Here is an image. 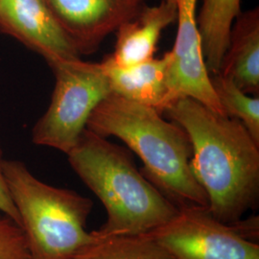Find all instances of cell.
Returning <instances> with one entry per match:
<instances>
[{
  "mask_svg": "<svg viewBox=\"0 0 259 259\" xmlns=\"http://www.w3.org/2000/svg\"><path fill=\"white\" fill-rule=\"evenodd\" d=\"M163 113L185 130L192 145L191 172L225 224L238 222L259 201V143L240 120L193 98L171 103Z\"/></svg>",
  "mask_w": 259,
  "mask_h": 259,
  "instance_id": "6da1fadb",
  "label": "cell"
},
{
  "mask_svg": "<svg viewBox=\"0 0 259 259\" xmlns=\"http://www.w3.org/2000/svg\"><path fill=\"white\" fill-rule=\"evenodd\" d=\"M145 105L111 93L92 112L87 129L123 141L143 162L140 172L177 208L208 207L190 169L192 145L185 130Z\"/></svg>",
  "mask_w": 259,
  "mask_h": 259,
  "instance_id": "7a4b0ae2",
  "label": "cell"
},
{
  "mask_svg": "<svg viewBox=\"0 0 259 259\" xmlns=\"http://www.w3.org/2000/svg\"><path fill=\"white\" fill-rule=\"evenodd\" d=\"M67 159L107 211L97 237L143 235L172 220L179 209L136 165L128 149L84 130Z\"/></svg>",
  "mask_w": 259,
  "mask_h": 259,
  "instance_id": "3957f363",
  "label": "cell"
},
{
  "mask_svg": "<svg viewBox=\"0 0 259 259\" xmlns=\"http://www.w3.org/2000/svg\"><path fill=\"white\" fill-rule=\"evenodd\" d=\"M3 169L30 259H72L96 239L87 231L91 199L44 183L22 161L5 159Z\"/></svg>",
  "mask_w": 259,
  "mask_h": 259,
  "instance_id": "277c9868",
  "label": "cell"
},
{
  "mask_svg": "<svg viewBox=\"0 0 259 259\" xmlns=\"http://www.w3.org/2000/svg\"><path fill=\"white\" fill-rule=\"evenodd\" d=\"M55 77L50 105L32 130V142L68 154L95 108L109 96L111 83L101 63L82 59L49 64Z\"/></svg>",
  "mask_w": 259,
  "mask_h": 259,
  "instance_id": "5b68a950",
  "label": "cell"
},
{
  "mask_svg": "<svg viewBox=\"0 0 259 259\" xmlns=\"http://www.w3.org/2000/svg\"><path fill=\"white\" fill-rule=\"evenodd\" d=\"M147 235L176 259H259L258 243L244 238L233 224L216 219L208 207L180 209Z\"/></svg>",
  "mask_w": 259,
  "mask_h": 259,
  "instance_id": "8992f818",
  "label": "cell"
},
{
  "mask_svg": "<svg viewBox=\"0 0 259 259\" xmlns=\"http://www.w3.org/2000/svg\"><path fill=\"white\" fill-rule=\"evenodd\" d=\"M173 1L176 4L178 29L175 45L169 51L167 107L179 98L190 97L224 114L204 63L196 16L198 0Z\"/></svg>",
  "mask_w": 259,
  "mask_h": 259,
  "instance_id": "52a82bcc",
  "label": "cell"
},
{
  "mask_svg": "<svg viewBox=\"0 0 259 259\" xmlns=\"http://www.w3.org/2000/svg\"><path fill=\"white\" fill-rule=\"evenodd\" d=\"M81 56L97 51L105 38L138 15L134 0H42Z\"/></svg>",
  "mask_w": 259,
  "mask_h": 259,
  "instance_id": "ba28073f",
  "label": "cell"
},
{
  "mask_svg": "<svg viewBox=\"0 0 259 259\" xmlns=\"http://www.w3.org/2000/svg\"><path fill=\"white\" fill-rule=\"evenodd\" d=\"M0 32L39 54L48 65L82 57L42 0H0Z\"/></svg>",
  "mask_w": 259,
  "mask_h": 259,
  "instance_id": "9c48e42d",
  "label": "cell"
},
{
  "mask_svg": "<svg viewBox=\"0 0 259 259\" xmlns=\"http://www.w3.org/2000/svg\"><path fill=\"white\" fill-rule=\"evenodd\" d=\"M176 19V4L173 0H160L154 6L143 4L136 17L115 31L113 52L105 56L103 61L127 67L153 59L163 30Z\"/></svg>",
  "mask_w": 259,
  "mask_h": 259,
  "instance_id": "30bf717a",
  "label": "cell"
},
{
  "mask_svg": "<svg viewBox=\"0 0 259 259\" xmlns=\"http://www.w3.org/2000/svg\"><path fill=\"white\" fill-rule=\"evenodd\" d=\"M169 51L161 58L120 67L101 62L111 83V92L121 97L156 109L163 113L168 105Z\"/></svg>",
  "mask_w": 259,
  "mask_h": 259,
  "instance_id": "8fae6325",
  "label": "cell"
},
{
  "mask_svg": "<svg viewBox=\"0 0 259 259\" xmlns=\"http://www.w3.org/2000/svg\"><path fill=\"white\" fill-rule=\"evenodd\" d=\"M242 92L259 96V9L241 12L232 24L219 72Z\"/></svg>",
  "mask_w": 259,
  "mask_h": 259,
  "instance_id": "7c38bea8",
  "label": "cell"
},
{
  "mask_svg": "<svg viewBox=\"0 0 259 259\" xmlns=\"http://www.w3.org/2000/svg\"><path fill=\"white\" fill-rule=\"evenodd\" d=\"M241 13V0H203L197 24L209 74L220 70L232 24Z\"/></svg>",
  "mask_w": 259,
  "mask_h": 259,
  "instance_id": "4fadbf2b",
  "label": "cell"
},
{
  "mask_svg": "<svg viewBox=\"0 0 259 259\" xmlns=\"http://www.w3.org/2000/svg\"><path fill=\"white\" fill-rule=\"evenodd\" d=\"M95 237L72 259H176L147 234Z\"/></svg>",
  "mask_w": 259,
  "mask_h": 259,
  "instance_id": "5bb4252c",
  "label": "cell"
},
{
  "mask_svg": "<svg viewBox=\"0 0 259 259\" xmlns=\"http://www.w3.org/2000/svg\"><path fill=\"white\" fill-rule=\"evenodd\" d=\"M210 83L223 113L240 120L259 143V96L242 92L231 79L220 73L210 75Z\"/></svg>",
  "mask_w": 259,
  "mask_h": 259,
  "instance_id": "9a60e30c",
  "label": "cell"
},
{
  "mask_svg": "<svg viewBox=\"0 0 259 259\" xmlns=\"http://www.w3.org/2000/svg\"><path fill=\"white\" fill-rule=\"evenodd\" d=\"M0 259H30L26 240L20 226L1 210Z\"/></svg>",
  "mask_w": 259,
  "mask_h": 259,
  "instance_id": "2e32d148",
  "label": "cell"
},
{
  "mask_svg": "<svg viewBox=\"0 0 259 259\" xmlns=\"http://www.w3.org/2000/svg\"><path fill=\"white\" fill-rule=\"evenodd\" d=\"M4 158L2 155V149L0 145V210L2 212L8 215L10 218H12L16 223H18L20 226L19 221V215L17 210V207L14 204L12 197L10 194L9 187L7 185L5 175H4V169H3V163Z\"/></svg>",
  "mask_w": 259,
  "mask_h": 259,
  "instance_id": "e0dca14e",
  "label": "cell"
},
{
  "mask_svg": "<svg viewBox=\"0 0 259 259\" xmlns=\"http://www.w3.org/2000/svg\"><path fill=\"white\" fill-rule=\"evenodd\" d=\"M134 1L139 2V3H142V4H143V3H145V1H146V0H134Z\"/></svg>",
  "mask_w": 259,
  "mask_h": 259,
  "instance_id": "ac0fdd59",
  "label": "cell"
}]
</instances>
